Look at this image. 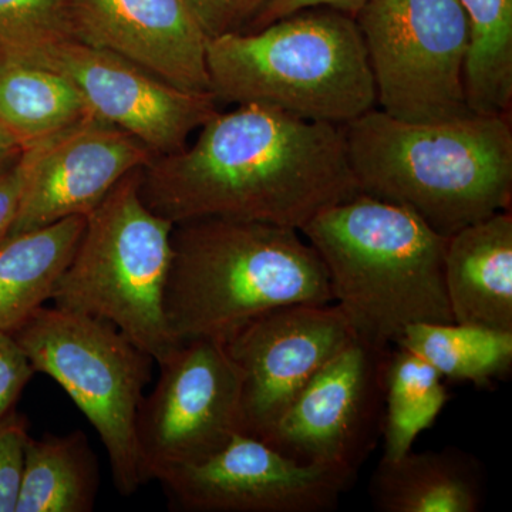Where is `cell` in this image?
<instances>
[{"instance_id":"6da1fadb","label":"cell","mask_w":512,"mask_h":512,"mask_svg":"<svg viewBox=\"0 0 512 512\" xmlns=\"http://www.w3.org/2000/svg\"><path fill=\"white\" fill-rule=\"evenodd\" d=\"M342 127L274 107L239 104L197 140L141 170L147 207L174 224L205 218L301 229L359 194Z\"/></svg>"},{"instance_id":"7a4b0ae2","label":"cell","mask_w":512,"mask_h":512,"mask_svg":"<svg viewBox=\"0 0 512 512\" xmlns=\"http://www.w3.org/2000/svg\"><path fill=\"white\" fill-rule=\"evenodd\" d=\"M342 131L359 191L406 208L443 237L511 210L508 116L409 123L375 107Z\"/></svg>"},{"instance_id":"3957f363","label":"cell","mask_w":512,"mask_h":512,"mask_svg":"<svg viewBox=\"0 0 512 512\" xmlns=\"http://www.w3.org/2000/svg\"><path fill=\"white\" fill-rule=\"evenodd\" d=\"M333 303L329 275L299 229L205 218L175 224L165 318L175 342L227 343L282 306Z\"/></svg>"},{"instance_id":"277c9868","label":"cell","mask_w":512,"mask_h":512,"mask_svg":"<svg viewBox=\"0 0 512 512\" xmlns=\"http://www.w3.org/2000/svg\"><path fill=\"white\" fill-rule=\"evenodd\" d=\"M301 234L357 338L390 348L409 326L454 322L444 281L448 238L413 212L359 192L320 211Z\"/></svg>"},{"instance_id":"5b68a950","label":"cell","mask_w":512,"mask_h":512,"mask_svg":"<svg viewBox=\"0 0 512 512\" xmlns=\"http://www.w3.org/2000/svg\"><path fill=\"white\" fill-rule=\"evenodd\" d=\"M217 101L274 107L345 126L376 107V87L355 16L313 8L251 32L208 39Z\"/></svg>"},{"instance_id":"8992f818","label":"cell","mask_w":512,"mask_h":512,"mask_svg":"<svg viewBox=\"0 0 512 512\" xmlns=\"http://www.w3.org/2000/svg\"><path fill=\"white\" fill-rule=\"evenodd\" d=\"M141 170L126 175L87 215L52 302L107 320L157 363L177 345L164 308L175 224L141 198Z\"/></svg>"},{"instance_id":"52a82bcc","label":"cell","mask_w":512,"mask_h":512,"mask_svg":"<svg viewBox=\"0 0 512 512\" xmlns=\"http://www.w3.org/2000/svg\"><path fill=\"white\" fill-rule=\"evenodd\" d=\"M12 336L97 431L119 493L130 497L148 483L137 419L156 360L107 320L56 306L40 308Z\"/></svg>"},{"instance_id":"ba28073f","label":"cell","mask_w":512,"mask_h":512,"mask_svg":"<svg viewBox=\"0 0 512 512\" xmlns=\"http://www.w3.org/2000/svg\"><path fill=\"white\" fill-rule=\"evenodd\" d=\"M383 113L409 123L470 116V43L458 0H370L355 13Z\"/></svg>"},{"instance_id":"9c48e42d","label":"cell","mask_w":512,"mask_h":512,"mask_svg":"<svg viewBox=\"0 0 512 512\" xmlns=\"http://www.w3.org/2000/svg\"><path fill=\"white\" fill-rule=\"evenodd\" d=\"M157 365V382L137 419L148 480L205 460L241 433L242 377L224 343L184 340Z\"/></svg>"},{"instance_id":"30bf717a","label":"cell","mask_w":512,"mask_h":512,"mask_svg":"<svg viewBox=\"0 0 512 512\" xmlns=\"http://www.w3.org/2000/svg\"><path fill=\"white\" fill-rule=\"evenodd\" d=\"M392 348L356 336L309 380L264 441L298 463L357 474L382 437Z\"/></svg>"},{"instance_id":"8fae6325","label":"cell","mask_w":512,"mask_h":512,"mask_svg":"<svg viewBox=\"0 0 512 512\" xmlns=\"http://www.w3.org/2000/svg\"><path fill=\"white\" fill-rule=\"evenodd\" d=\"M356 476L345 468L298 463L258 437L237 433L212 456L167 468L156 480L173 510L330 512Z\"/></svg>"},{"instance_id":"7c38bea8","label":"cell","mask_w":512,"mask_h":512,"mask_svg":"<svg viewBox=\"0 0 512 512\" xmlns=\"http://www.w3.org/2000/svg\"><path fill=\"white\" fill-rule=\"evenodd\" d=\"M356 338L335 303L282 306L225 343L242 377L241 433L264 440L303 387Z\"/></svg>"},{"instance_id":"4fadbf2b","label":"cell","mask_w":512,"mask_h":512,"mask_svg":"<svg viewBox=\"0 0 512 512\" xmlns=\"http://www.w3.org/2000/svg\"><path fill=\"white\" fill-rule=\"evenodd\" d=\"M154 158L136 138L94 116L22 148V194L6 237L87 217L126 175Z\"/></svg>"},{"instance_id":"5bb4252c","label":"cell","mask_w":512,"mask_h":512,"mask_svg":"<svg viewBox=\"0 0 512 512\" xmlns=\"http://www.w3.org/2000/svg\"><path fill=\"white\" fill-rule=\"evenodd\" d=\"M40 66L69 77L92 116L126 131L156 157L177 153L217 113L211 93H191L158 79L116 53L69 39Z\"/></svg>"},{"instance_id":"9a60e30c","label":"cell","mask_w":512,"mask_h":512,"mask_svg":"<svg viewBox=\"0 0 512 512\" xmlns=\"http://www.w3.org/2000/svg\"><path fill=\"white\" fill-rule=\"evenodd\" d=\"M74 39L191 93H211L208 37L184 0H69Z\"/></svg>"},{"instance_id":"2e32d148","label":"cell","mask_w":512,"mask_h":512,"mask_svg":"<svg viewBox=\"0 0 512 512\" xmlns=\"http://www.w3.org/2000/svg\"><path fill=\"white\" fill-rule=\"evenodd\" d=\"M444 281L454 322L512 332L511 210L448 237Z\"/></svg>"},{"instance_id":"e0dca14e","label":"cell","mask_w":512,"mask_h":512,"mask_svg":"<svg viewBox=\"0 0 512 512\" xmlns=\"http://www.w3.org/2000/svg\"><path fill=\"white\" fill-rule=\"evenodd\" d=\"M369 495L380 512H477L484 500L483 468L456 448L410 450L380 460Z\"/></svg>"},{"instance_id":"ac0fdd59","label":"cell","mask_w":512,"mask_h":512,"mask_svg":"<svg viewBox=\"0 0 512 512\" xmlns=\"http://www.w3.org/2000/svg\"><path fill=\"white\" fill-rule=\"evenodd\" d=\"M84 227L77 215L0 241V332L12 335L52 301Z\"/></svg>"},{"instance_id":"d6986e66","label":"cell","mask_w":512,"mask_h":512,"mask_svg":"<svg viewBox=\"0 0 512 512\" xmlns=\"http://www.w3.org/2000/svg\"><path fill=\"white\" fill-rule=\"evenodd\" d=\"M99 487V463L83 431L29 437L15 512H90Z\"/></svg>"},{"instance_id":"ffe728a7","label":"cell","mask_w":512,"mask_h":512,"mask_svg":"<svg viewBox=\"0 0 512 512\" xmlns=\"http://www.w3.org/2000/svg\"><path fill=\"white\" fill-rule=\"evenodd\" d=\"M92 116L69 77L50 67L0 62V124L22 148Z\"/></svg>"},{"instance_id":"44dd1931","label":"cell","mask_w":512,"mask_h":512,"mask_svg":"<svg viewBox=\"0 0 512 512\" xmlns=\"http://www.w3.org/2000/svg\"><path fill=\"white\" fill-rule=\"evenodd\" d=\"M470 43L464 86L476 114L510 116L512 109V0H458Z\"/></svg>"},{"instance_id":"7402d4cb","label":"cell","mask_w":512,"mask_h":512,"mask_svg":"<svg viewBox=\"0 0 512 512\" xmlns=\"http://www.w3.org/2000/svg\"><path fill=\"white\" fill-rule=\"evenodd\" d=\"M394 346L426 360L443 379L487 386L507 375L512 365V332L463 325L417 323Z\"/></svg>"},{"instance_id":"603a6c76","label":"cell","mask_w":512,"mask_h":512,"mask_svg":"<svg viewBox=\"0 0 512 512\" xmlns=\"http://www.w3.org/2000/svg\"><path fill=\"white\" fill-rule=\"evenodd\" d=\"M450 394L440 373L402 346H393L386 367L383 439L386 460H396L413 448L443 412Z\"/></svg>"},{"instance_id":"cb8c5ba5","label":"cell","mask_w":512,"mask_h":512,"mask_svg":"<svg viewBox=\"0 0 512 512\" xmlns=\"http://www.w3.org/2000/svg\"><path fill=\"white\" fill-rule=\"evenodd\" d=\"M69 39V0H0V62L40 64Z\"/></svg>"},{"instance_id":"d4e9b609","label":"cell","mask_w":512,"mask_h":512,"mask_svg":"<svg viewBox=\"0 0 512 512\" xmlns=\"http://www.w3.org/2000/svg\"><path fill=\"white\" fill-rule=\"evenodd\" d=\"M29 437L23 414L12 410L0 419V512L16 511Z\"/></svg>"},{"instance_id":"484cf974","label":"cell","mask_w":512,"mask_h":512,"mask_svg":"<svg viewBox=\"0 0 512 512\" xmlns=\"http://www.w3.org/2000/svg\"><path fill=\"white\" fill-rule=\"evenodd\" d=\"M208 39L244 32L269 0H184Z\"/></svg>"},{"instance_id":"4316f807","label":"cell","mask_w":512,"mask_h":512,"mask_svg":"<svg viewBox=\"0 0 512 512\" xmlns=\"http://www.w3.org/2000/svg\"><path fill=\"white\" fill-rule=\"evenodd\" d=\"M35 373L16 339L0 332V419L15 410L20 394Z\"/></svg>"},{"instance_id":"83f0119b","label":"cell","mask_w":512,"mask_h":512,"mask_svg":"<svg viewBox=\"0 0 512 512\" xmlns=\"http://www.w3.org/2000/svg\"><path fill=\"white\" fill-rule=\"evenodd\" d=\"M369 2L370 0H269L268 5L252 20L251 25L244 32L264 28L275 20L306 9L330 8L355 16L357 10Z\"/></svg>"},{"instance_id":"f1b7e54d","label":"cell","mask_w":512,"mask_h":512,"mask_svg":"<svg viewBox=\"0 0 512 512\" xmlns=\"http://www.w3.org/2000/svg\"><path fill=\"white\" fill-rule=\"evenodd\" d=\"M19 156L0 165V241L8 234L19 208L22 194Z\"/></svg>"},{"instance_id":"f546056e","label":"cell","mask_w":512,"mask_h":512,"mask_svg":"<svg viewBox=\"0 0 512 512\" xmlns=\"http://www.w3.org/2000/svg\"><path fill=\"white\" fill-rule=\"evenodd\" d=\"M22 153V146L12 134L0 124V165L8 163Z\"/></svg>"}]
</instances>
